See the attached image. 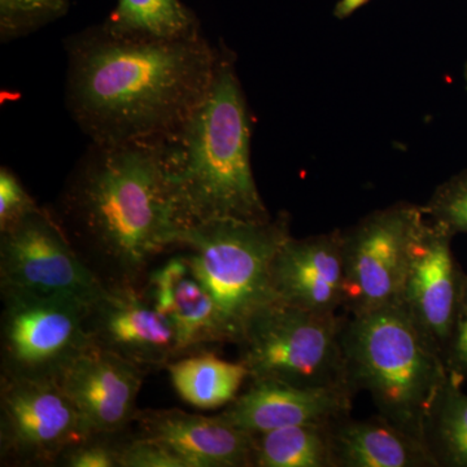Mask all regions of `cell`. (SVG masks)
<instances>
[{
  "label": "cell",
  "instance_id": "6",
  "mask_svg": "<svg viewBox=\"0 0 467 467\" xmlns=\"http://www.w3.org/2000/svg\"><path fill=\"white\" fill-rule=\"evenodd\" d=\"M347 318L275 301L244 326L236 344L239 361L247 368L250 380L352 391L343 346Z\"/></svg>",
  "mask_w": 467,
  "mask_h": 467
},
{
  "label": "cell",
  "instance_id": "20",
  "mask_svg": "<svg viewBox=\"0 0 467 467\" xmlns=\"http://www.w3.org/2000/svg\"><path fill=\"white\" fill-rule=\"evenodd\" d=\"M101 26L126 38L181 39L202 33L198 17L181 0H119Z\"/></svg>",
  "mask_w": 467,
  "mask_h": 467
},
{
  "label": "cell",
  "instance_id": "14",
  "mask_svg": "<svg viewBox=\"0 0 467 467\" xmlns=\"http://www.w3.org/2000/svg\"><path fill=\"white\" fill-rule=\"evenodd\" d=\"M270 281L278 303L318 313L343 308V233L296 239L290 236L276 252Z\"/></svg>",
  "mask_w": 467,
  "mask_h": 467
},
{
  "label": "cell",
  "instance_id": "22",
  "mask_svg": "<svg viewBox=\"0 0 467 467\" xmlns=\"http://www.w3.org/2000/svg\"><path fill=\"white\" fill-rule=\"evenodd\" d=\"M423 442L436 467H467V393L450 377L427 409Z\"/></svg>",
  "mask_w": 467,
  "mask_h": 467
},
{
  "label": "cell",
  "instance_id": "3",
  "mask_svg": "<svg viewBox=\"0 0 467 467\" xmlns=\"http://www.w3.org/2000/svg\"><path fill=\"white\" fill-rule=\"evenodd\" d=\"M208 94L160 140L162 167L182 230L212 220L272 218L251 167V121L235 58L221 45Z\"/></svg>",
  "mask_w": 467,
  "mask_h": 467
},
{
  "label": "cell",
  "instance_id": "27",
  "mask_svg": "<svg viewBox=\"0 0 467 467\" xmlns=\"http://www.w3.org/2000/svg\"><path fill=\"white\" fill-rule=\"evenodd\" d=\"M38 208V204L26 192L16 173L8 167H2L0 169V232L15 225Z\"/></svg>",
  "mask_w": 467,
  "mask_h": 467
},
{
  "label": "cell",
  "instance_id": "17",
  "mask_svg": "<svg viewBox=\"0 0 467 467\" xmlns=\"http://www.w3.org/2000/svg\"><path fill=\"white\" fill-rule=\"evenodd\" d=\"M140 292L174 326L184 356L233 343L216 301L181 252L150 270Z\"/></svg>",
  "mask_w": 467,
  "mask_h": 467
},
{
  "label": "cell",
  "instance_id": "13",
  "mask_svg": "<svg viewBox=\"0 0 467 467\" xmlns=\"http://www.w3.org/2000/svg\"><path fill=\"white\" fill-rule=\"evenodd\" d=\"M146 371L88 346L57 378L88 436L128 432L137 418V398Z\"/></svg>",
  "mask_w": 467,
  "mask_h": 467
},
{
  "label": "cell",
  "instance_id": "12",
  "mask_svg": "<svg viewBox=\"0 0 467 467\" xmlns=\"http://www.w3.org/2000/svg\"><path fill=\"white\" fill-rule=\"evenodd\" d=\"M90 346L124 359L149 373L167 368L184 352L174 326L140 288L106 290L86 310Z\"/></svg>",
  "mask_w": 467,
  "mask_h": 467
},
{
  "label": "cell",
  "instance_id": "24",
  "mask_svg": "<svg viewBox=\"0 0 467 467\" xmlns=\"http://www.w3.org/2000/svg\"><path fill=\"white\" fill-rule=\"evenodd\" d=\"M422 208L430 221L441 223L453 235L467 234V169L436 187Z\"/></svg>",
  "mask_w": 467,
  "mask_h": 467
},
{
  "label": "cell",
  "instance_id": "1",
  "mask_svg": "<svg viewBox=\"0 0 467 467\" xmlns=\"http://www.w3.org/2000/svg\"><path fill=\"white\" fill-rule=\"evenodd\" d=\"M66 107L90 142L164 140L202 103L221 47L204 34L181 39L117 36L91 26L64 42Z\"/></svg>",
  "mask_w": 467,
  "mask_h": 467
},
{
  "label": "cell",
  "instance_id": "30",
  "mask_svg": "<svg viewBox=\"0 0 467 467\" xmlns=\"http://www.w3.org/2000/svg\"><path fill=\"white\" fill-rule=\"evenodd\" d=\"M463 79H465L466 90H467V63L463 67Z\"/></svg>",
  "mask_w": 467,
  "mask_h": 467
},
{
  "label": "cell",
  "instance_id": "4",
  "mask_svg": "<svg viewBox=\"0 0 467 467\" xmlns=\"http://www.w3.org/2000/svg\"><path fill=\"white\" fill-rule=\"evenodd\" d=\"M343 346L352 391H367L379 416L423 441L427 409L448 373L404 304L347 318Z\"/></svg>",
  "mask_w": 467,
  "mask_h": 467
},
{
  "label": "cell",
  "instance_id": "8",
  "mask_svg": "<svg viewBox=\"0 0 467 467\" xmlns=\"http://www.w3.org/2000/svg\"><path fill=\"white\" fill-rule=\"evenodd\" d=\"M425 220L422 207L400 202L342 230L343 309L348 317L400 301L411 244Z\"/></svg>",
  "mask_w": 467,
  "mask_h": 467
},
{
  "label": "cell",
  "instance_id": "15",
  "mask_svg": "<svg viewBox=\"0 0 467 467\" xmlns=\"http://www.w3.org/2000/svg\"><path fill=\"white\" fill-rule=\"evenodd\" d=\"M135 435L164 445L187 467H254V435L220 414L205 417L180 409L138 411Z\"/></svg>",
  "mask_w": 467,
  "mask_h": 467
},
{
  "label": "cell",
  "instance_id": "28",
  "mask_svg": "<svg viewBox=\"0 0 467 467\" xmlns=\"http://www.w3.org/2000/svg\"><path fill=\"white\" fill-rule=\"evenodd\" d=\"M444 364L448 377L459 386H463L467 380V278Z\"/></svg>",
  "mask_w": 467,
  "mask_h": 467
},
{
  "label": "cell",
  "instance_id": "11",
  "mask_svg": "<svg viewBox=\"0 0 467 467\" xmlns=\"http://www.w3.org/2000/svg\"><path fill=\"white\" fill-rule=\"evenodd\" d=\"M453 238L441 223L425 220L411 244L400 297L414 324L442 361L467 278L451 250Z\"/></svg>",
  "mask_w": 467,
  "mask_h": 467
},
{
  "label": "cell",
  "instance_id": "5",
  "mask_svg": "<svg viewBox=\"0 0 467 467\" xmlns=\"http://www.w3.org/2000/svg\"><path fill=\"white\" fill-rule=\"evenodd\" d=\"M290 223V214L281 212L261 223L221 218L178 234L174 250L216 301L234 344L252 316L276 301L270 267L291 236Z\"/></svg>",
  "mask_w": 467,
  "mask_h": 467
},
{
  "label": "cell",
  "instance_id": "26",
  "mask_svg": "<svg viewBox=\"0 0 467 467\" xmlns=\"http://www.w3.org/2000/svg\"><path fill=\"white\" fill-rule=\"evenodd\" d=\"M122 435L90 436L67 448L57 466L119 467V447Z\"/></svg>",
  "mask_w": 467,
  "mask_h": 467
},
{
  "label": "cell",
  "instance_id": "25",
  "mask_svg": "<svg viewBox=\"0 0 467 467\" xmlns=\"http://www.w3.org/2000/svg\"><path fill=\"white\" fill-rule=\"evenodd\" d=\"M119 467H187L177 454L159 442L125 432L119 447Z\"/></svg>",
  "mask_w": 467,
  "mask_h": 467
},
{
  "label": "cell",
  "instance_id": "23",
  "mask_svg": "<svg viewBox=\"0 0 467 467\" xmlns=\"http://www.w3.org/2000/svg\"><path fill=\"white\" fill-rule=\"evenodd\" d=\"M67 11L69 0H0V41L14 42L38 32Z\"/></svg>",
  "mask_w": 467,
  "mask_h": 467
},
{
  "label": "cell",
  "instance_id": "29",
  "mask_svg": "<svg viewBox=\"0 0 467 467\" xmlns=\"http://www.w3.org/2000/svg\"><path fill=\"white\" fill-rule=\"evenodd\" d=\"M368 2L370 0H339L335 5L334 16L339 18V20H344V18L352 16L356 11L364 7Z\"/></svg>",
  "mask_w": 467,
  "mask_h": 467
},
{
  "label": "cell",
  "instance_id": "18",
  "mask_svg": "<svg viewBox=\"0 0 467 467\" xmlns=\"http://www.w3.org/2000/svg\"><path fill=\"white\" fill-rule=\"evenodd\" d=\"M337 467H436L425 442L377 416L333 425Z\"/></svg>",
  "mask_w": 467,
  "mask_h": 467
},
{
  "label": "cell",
  "instance_id": "9",
  "mask_svg": "<svg viewBox=\"0 0 467 467\" xmlns=\"http://www.w3.org/2000/svg\"><path fill=\"white\" fill-rule=\"evenodd\" d=\"M88 438L57 380L0 376L3 466H57L67 448Z\"/></svg>",
  "mask_w": 467,
  "mask_h": 467
},
{
  "label": "cell",
  "instance_id": "21",
  "mask_svg": "<svg viewBox=\"0 0 467 467\" xmlns=\"http://www.w3.org/2000/svg\"><path fill=\"white\" fill-rule=\"evenodd\" d=\"M334 423L284 427L254 435V467H337Z\"/></svg>",
  "mask_w": 467,
  "mask_h": 467
},
{
  "label": "cell",
  "instance_id": "10",
  "mask_svg": "<svg viewBox=\"0 0 467 467\" xmlns=\"http://www.w3.org/2000/svg\"><path fill=\"white\" fill-rule=\"evenodd\" d=\"M0 287L91 303L106 288L69 242L50 208L0 232Z\"/></svg>",
  "mask_w": 467,
  "mask_h": 467
},
{
  "label": "cell",
  "instance_id": "16",
  "mask_svg": "<svg viewBox=\"0 0 467 467\" xmlns=\"http://www.w3.org/2000/svg\"><path fill=\"white\" fill-rule=\"evenodd\" d=\"M355 393L346 389H306L275 380H250L220 416L257 435L284 427L334 423L350 416Z\"/></svg>",
  "mask_w": 467,
  "mask_h": 467
},
{
  "label": "cell",
  "instance_id": "7",
  "mask_svg": "<svg viewBox=\"0 0 467 467\" xmlns=\"http://www.w3.org/2000/svg\"><path fill=\"white\" fill-rule=\"evenodd\" d=\"M0 376L55 379L90 342V303L0 287Z\"/></svg>",
  "mask_w": 467,
  "mask_h": 467
},
{
  "label": "cell",
  "instance_id": "2",
  "mask_svg": "<svg viewBox=\"0 0 467 467\" xmlns=\"http://www.w3.org/2000/svg\"><path fill=\"white\" fill-rule=\"evenodd\" d=\"M50 211L106 290L142 287L182 232L160 140L90 142Z\"/></svg>",
  "mask_w": 467,
  "mask_h": 467
},
{
  "label": "cell",
  "instance_id": "19",
  "mask_svg": "<svg viewBox=\"0 0 467 467\" xmlns=\"http://www.w3.org/2000/svg\"><path fill=\"white\" fill-rule=\"evenodd\" d=\"M175 392L187 404L204 410L225 408L250 379L247 368L217 358L211 350L190 353L168 365Z\"/></svg>",
  "mask_w": 467,
  "mask_h": 467
}]
</instances>
